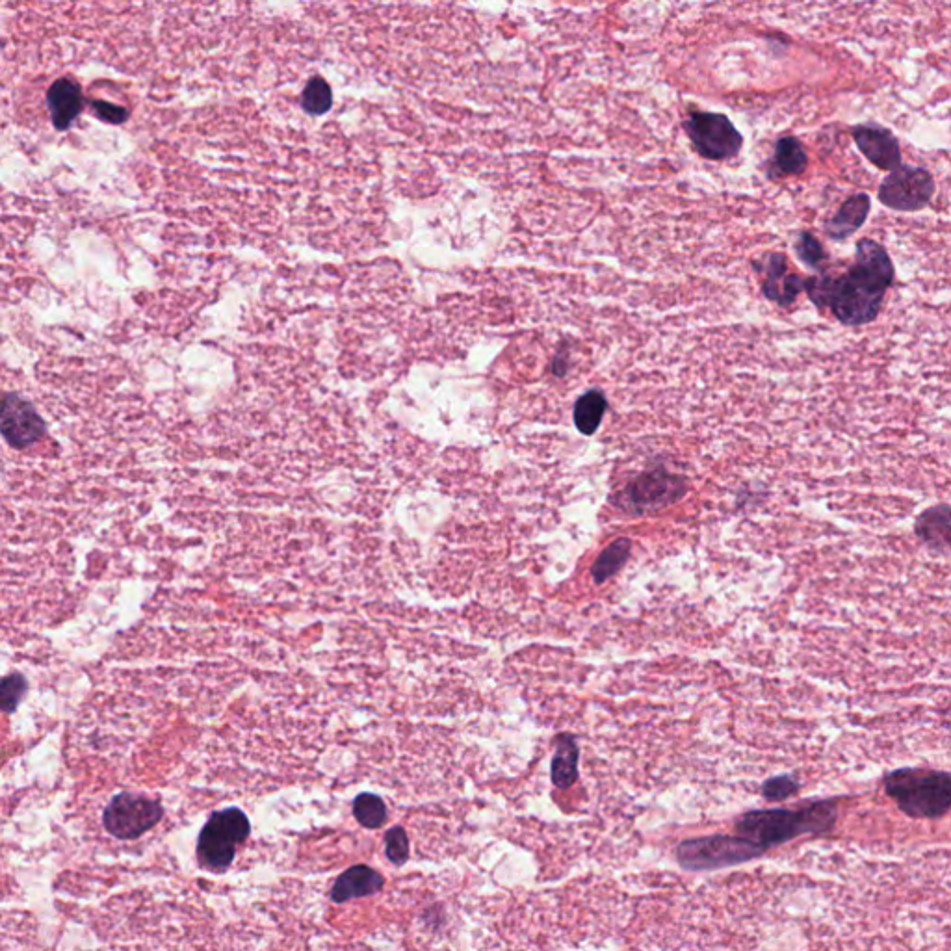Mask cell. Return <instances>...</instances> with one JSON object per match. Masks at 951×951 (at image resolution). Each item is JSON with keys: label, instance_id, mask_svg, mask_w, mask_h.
Instances as JSON below:
<instances>
[{"label": "cell", "instance_id": "6da1fadb", "mask_svg": "<svg viewBox=\"0 0 951 951\" xmlns=\"http://www.w3.org/2000/svg\"><path fill=\"white\" fill-rule=\"evenodd\" d=\"M892 281L894 264L886 249L872 238H862L846 274L805 279V292L816 307H829L844 326H862L877 318Z\"/></svg>", "mask_w": 951, "mask_h": 951}, {"label": "cell", "instance_id": "7a4b0ae2", "mask_svg": "<svg viewBox=\"0 0 951 951\" xmlns=\"http://www.w3.org/2000/svg\"><path fill=\"white\" fill-rule=\"evenodd\" d=\"M838 820L834 801H816L807 807L760 808L742 814L734 831L760 847L764 853L771 847L792 842L803 834H829Z\"/></svg>", "mask_w": 951, "mask_h": 951}, {"label": "cell", "instance_id": "3957f363", "mask_svg": "<svg viewBox=\"0 0 951 951\" xmlns=\"http://www.w3.org/2000/svg\"><path fill=\"white\" fill-rule=\"evenodd\" d=\"M885 792L914 820H937L950 812L951 775L935 769L899 768L883 779Z\"/></svg>", "mask_w": 951, "mask_h": 951}, {"label": "cell", "instance_id": "277c9868", "mask_svg": "<svg viewBox=\"0 0 951 951\" xmlns=\"http://www.w3.org/2000/svg\"><path fill=\"white\" fill-rule=\"evenodd\" d=\"M764 851L742 834H710L680 842L678 866L686 872H714L762 857Z\"/></svg>", "mask_w": 951, "mask_h": 951}, {"label": "cell", "instance_id": "5b68a950", "mask_svg": "<svg viewBox=\"0 0 951 951\" xmlns=\"http://www.w3.org/2000/svg\"><path fill=\"white\" fill-rule=\"evenodd\" d=\"M251 831L249 818L240 808L231 807L214 812L197 838V860L210 872H222L231 866L236 847Z\"/></svg>", "mask_w": 951, "mask_h": 951}, {"label": "cell", "instance_id": "8992f818", "mask_svg": "<svg viewBox=\"0 0 951 951\" xmlns=\"http://www.w3.org/2000/svg\"><path fill=\"white\" fill-rule=\"evenodd\" d=\"M688 480L665 469L643 472L625 491L612 498V504L628 515H651L677 504L688 493Z\"/></svg>", "mask_w": 951, "mask_h": 951}, {"label": "cell", "instance_id": "52a82bcc", "mask_svg": "<svg viewBox=\"0 0 951 951\" xmlns=\"http://www.w3.org/2000/svg\"><path fill=\"white\" fill-rule=\"evenodd\" d=\"M682 129L688 134L695 151L706 160H732L742 151L743 136L725 114L691 112L682 121Z\"/></svg>", "mask_w": 951, "mask_h": 951}, {"label": "cell", "instance_id": "ba28073f", "mask_svg": "<svg viewBox=\"0 0 951 951\" xmlns=\"http://www.w3.org/2000/svg\"><path fill=\"white\" fill-rule=\"evenodd\" d=\"M935 196V179L929 171L899 164L879 186V201L898 212H918Z\"/></svg>", "mask_w": 951, "mask_h": 951}, {"label": "cell", "instance_id": "9c48e42d", "mask_svg": "<svg viewBox=\"0 0 951 951\" xmlns=\"http://www.w3.org/2000/svg\"><path fill=\"white\" fill-rule=\"evenodd\" d=\"M164 816L162 805L144 795L119 794L105 808V829L119 840H134L151 831Z\"/></svg>", "mask_w": 951, "mask_h": 951}, {"label": "cell", "instance_id": "30bf717a", "mask_svg": "<svg viewBox=\"0 0 951 951\" xmlns=\"http://www.w3.org/2000/svg\"><path fill=\"white\" fill-rule=\"evenodd\" d=\"M0 435L15 450H27L47 435V424L21 394L0 391Z\"/></svg>", "mask_w": 951, "mask_h": 951}, {"label": "cell", "instance_id": "8fae6325", "mask_svg": "<svg viewBox=\"0 0 951 951\" xmlns=\"http://www.w3.org/2000/svg\"><path fill=\"white\" fill-rule=\"evenodd\" d=\"M853 140L860 153L872 162L875 168L892 171L901 164V147L898 138L892 132L877 125L864 123L853 129Z\"/></svg>", "mask_w": 951, "mask_h": 951}, {"label": "cell", "instance_id": "7c38bea8", "mask_svg": "<svg viewBox=\"0 0 951 951\" xmlns=\"http://www.w3.org/2000/svg\"><path fill=\"white\" fill-rule=\"evenodd\" d=\"M758 268L764 272L762 292L769 301L788 307L805 290V279H801L799 275L786 274V259L781 253L768 255L766 266Z\"/></svg>", "mask_w": 951, "mask_h": 951}, {"label": "cell", "instance_id": "4fadbf2b", "mask_svg": "<svg viewBox=\"0 0 951 951\" xmlns=\"http://www.w3.org/2000/svg\"><path fill=\"white\" fill-rule=\"evenodd\" d=\"M47 105L54 127L58 131H66L84 108L79 84L69 79L56 80L47 93Z\"/></svg>", "mask_w": 951, "mask_h": 951}, {"label": "cell", "instance_id": "5bb4252c", "mask_svg": "<svg viewBox=\"0 0 951 951\" xmlns=\"http://www.w3.org/2000/svg\"><path fill=\"white\" fill-rule=\"evenodd\" d=\"M385 885V879L381 873L372 870L370 866H352L350 870L340 875L331 888V901L335 903H344L355 898H365L379 892Z\"/></svg>", "mask_w": 951, "mask_h": 951}, {"label": "cell", "instance_id": "9a60e30c", "mask_svg": "<svg viewBox=\"0 0 951 951\" xmlns=\"http://www.w3.org/2000/svg\"><path fill=\"white\" fill-rule=\"evenodd\" d=\"M872 209V199L868 194H855L844 201V205L825 223V233L834 242H844L855 235L868 220Z\"/></svg>", "mask_w": 951, "mask_h": 951}, {"label": "cell", "instance_id": "2e32d148", "mask_svg": "<svg viewBox=\"0 0 951 951\" xmlns=\"http://www.w3.org/2000/svg\"><path fill=\"white\" fill-rule=\"evenodd\" d=\"M808 157L805 145L795 136H782L775 144L773 157L768 160L769 179L794 177L807 170Z\"/></svg>", "mask_w": 951, "mask_h": 951}, {"label": "cell", "instance_id": "e0dca14e", "mask_svg": "<svg viewBox=\"0 0 951 951\" xmlns=\"http://www.w3.org/2000/svg\"><path fill=\"white\" fill-rule=\"evenodd\" d=\"M914 532L927 547L948 554L950 550V506L942 504L924 511L914 524Z\"/></svg>", "mask_w": 951, "mask_h": 951}, {"label": "cell", "instance_id": "ac0fdd59", "mask_svg": "<svg viewBox=\"0 0 951 951\" xmlns=\"http://www.w3.org/2000/svg\"><path fill=\"white\" fill-rule=\"evenodd\" d=\"M578 762H580V747L576 738L569 732H561L556 738V753L550 766V777L556 788L567 790L578 781Z\"/></svg>", "mask_w": 951, "mask_h": 951}, {"label": "cell", "instance_id": "d6986e66", "mask_svg": "<svg viewBox=\"0 0 951 951\" xmlns=\"http://www.w3.org/2000/svg\"><path fill=\"white\" fill-rule=\"evenodd\" d=\"M630 554H632V541L628 537L615 539L610 547H606L600 552L599 558L593 563V567H591L593 582L597 586L606 584L610 578H613L625 567Z\"/></svg>", "mask_w": 951, "mask_h": 951}, {"label": "cell", "instance_id": "ffe728a7", "mask_svg": "<svg viewBox=\"0 0 951 951\" xmlns=\"http://www.w3.org/2000/svg\"><path fill=\"white\" fill-rule=\"evenodd\" d=\"M608 409V400L600 391H587L574 404V424L584 435H593Z\"/></svg>", "mask_w": 951, "mask_h": 951}, {"label": "cell", "instance_id": "44dd1931", "mask_svg": "<svg viewBox=\"0 0 951 951\" xmlns=\"http://www.w3.org/2000/svg\"><path fill=\"white\" fill-rule=\"evenodd\" d=\"M333 106L331 86L322 77H313L301 93V108L309 116H324Z\"/></svg>", "mask_w": 951, "mask_h": 951}, {"label": "cell", "instance_id": "7402d4cb", "mask_svg": "<svg viewBox=\"0 0 951 951\" xmlns=\"http://www.w3.org/2000/svg\"><path fill=\"white\" fill-rule=\"evenodd\" d=\"M353 816L365 829H379L387 820V805L379 795H357L353 801Z\"/></svg>", "mask_w": 951, "mask_h": 951}, {"label": "cell", "instance_id": "603a6c76", "mask_svg": "<svg viewBox=\"0 0 951 951\" xmlns=\"http://www.w3.org/2000/svg\"><path fill=\"white\" fill-rule=\"evenodd\" d=\"M795 253H797L799 261L807 264L810 270H816V272L823 268L825 259H827L818 238L810 235V233H805V231L799 233L797 240H795Z\"/></svg>", "mask_w": 951, "mask_h": 951}, {"label": "cell", "instance_id": "cb8c5ba5", "mask_svg": "<svg viewBox=\"0 0 951 951\" xmlns=\"http://www.w3.org/2000/svg\"><path fill=\"white\" fill-rule=\"evenodd\" d=\"M799 788H801L799 779L790 773H784L777 777H769L768 781L762 784V795L769 803H779L797 794Z\"/></svg>", "mask_w": 951, "mask_h": 951}, {"label": "cell", "instance_id": "d4e9b609", "mask_svg": "<svg viewBox=\"0 0 951 951\" xmlns=\"http://www.w3.org/2000/svg\"><path fill=\"white\" fill-rule=\"evenodd\" d=\"M385 853L396 866H402L409 859V838L402 827H392L385 834Z\"/></svg>", "mask_w": 951, "mask_h": 951}, {"label": "cell", "instance_id": "484cf974", "mask_svg": "<svg viewBox=\"0 0 951 951\" xmlns=\"http://www.w3.org/2000/svg\"><path fill=\"white\" fill-rule=\"evenodd\" d=\"M25 691H27V684L19 675L4 678L0 682V708L4 712H14L15 706Z\"/></svg>", "mask_w": 951, "mask_h": 951}, {"label": "cell", "instance_id": "4316f807", "mask_svg": "<svg viewBox=\"0 0 951 951\" xmlns=\"http://www.w3.org/2000/svg\"><path fill=\"white\" fill-rule=\"evenodd\" d=\"M93 112H95L97 118L103 119L106 123H112V125L125 123V121L129 119V110H127V108L110 105V103H103V101H95V103H93Z\"/></svg>", "mask_w": 951, "mask_h": 951}]
</instances>
